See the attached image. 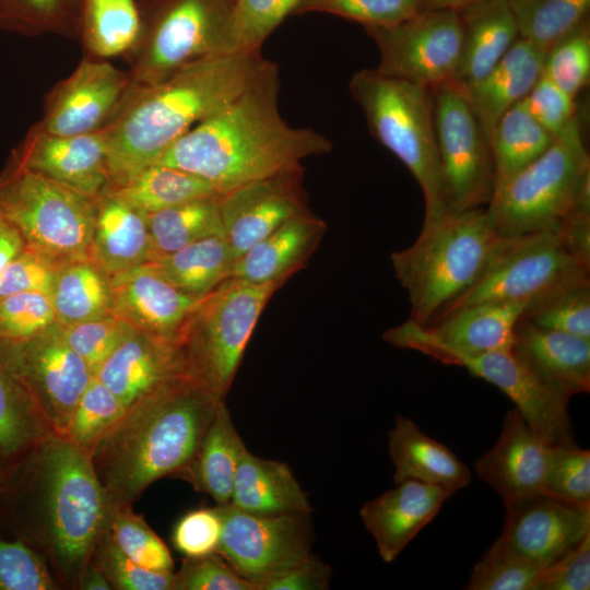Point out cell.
<instances>
[{"instance_id":"obj_4","label":"cell","mask_w":590,"mask_h":590,"mask_svg":"<svg viewBox=\"0 0 590 590\" xmlns=\"http://www.w3.org/2000/svg\"><path fill=\"white\" fill-rule=\"evenodd\" d=\"M223 401L184 374L129 404L90 452L113 507L133 506L154 482L177 479Z\"/></svg>"},{"instance_id":"obj_35","label":"cell","mask_w":590,"mask_h":590,"mask_svg":"<svg viewBox=\"0 0 590 590\" xmlns=\"http://www.w3.org/2000/svg\"><path fill=\"white\" fill-rule=\"evenodd\" d=\"M235 259L226 238L213 235L155 257L150 263L179 290L201 298L231 278Z\"/></svg>"},{"instance_id":"obj_32","label":"cell","mask_w":590,"mask_h":590,"mask_svg":"<svg viewBox=\"0 0 590 590\" xmlns=\"http://www.w3.org/2000/svg\"><path fill=\"white\" fill-rule=\"evenodd\" d=\"M388 450L396 484L414 480L441 486L453 495L471 481L469 468L447 446L402 415L396 417L389 432Z\"/></svg>"},{"instance_id":"obj_53","label":"cell","mask_w":590,"mask_h":590,"mask_svg":"<svg viewBox=\"0 0 590 590\" xmlns=\"http://www.w3.org/2000/svg\"><path fill=\"white\" fill-rule=\"evenodd\" d=\"M45 560L19 540L0 535V590H58Z\"/></svg>"},{"instance_id":"obj_2","label":"cell","mask_w":590,"mask_h":590,"mask_svg":"<svg viewBox=\"0 0 590 590\" xmlns=\"http://www.w3.org/2000/svg\"><path fill=\"white\" fill-rule=\"evenodd\" d=\"M280 85L279 66L268 60L237 97L192 127L157 163L198 175L223 194L329 154L333 144L326 135L284 120Z\"/></svg>"},{"instance_id":"obj_52","label":"cell","mask_w":590,"mask_h":590,"mask_svg":"<svg viewBox=\"0 0 590 590\" xmlns=\"http://www.w3.org/2000/svg\"><path fill=\"white\" fill-rule=\"evenodd\" d=\"M92 560L113 590H173L174 571H154L138 565L114 543L108 530L98 541Z\"/></svg>"},{"instance_id":"obj_64","label":"cell","mask_w":590,"mask_h":590,"mask_svg":"<svg viewBox=\"0 0 590 590\" xmlns=\"http://www.w3.org/2000/svg\"><path fill=\"white\" fill-rule=\"evenodd\" d=\"M7 479V469L3 463L0 461V488L3 486Z\"/></svg>"},{"instance_id":"obj_49","label":"cell","mask_w":590,"mask_h":590,"mask_svg":"<svg viewBox=\"0 0 590 590\" xmlns=\"http://www.w3.org/2000/svg\"><path fill=\"white\" fill-rule=\"evenodd\" d=\"M67 344L96 373L109 355L134 331L127 320L109 315L62 327Z\"/></svg>"},{"instance_id":"obj_11","label":"cell","mask_w":590,"mask_h":590,"mask_svg":"<svg viewBox=\"0 0 590 590\" xmlns=\"http://www.w3.org/2000/svg\"><path fill=\"white\" fill-rule=\"evenodd\" d=\"M589 271L570 252L559 231L500 236L482 276L446 312L481 302H519L528 312L590 284Z\"/></svg>"},{"instance_id":"obj_23","label":"cell","mask_w":590,"mask_h":590,"mask_svg":"<svg viewBox=\"0 0 590 590\" xmlns=\"http://www.w3.org/2000/svg\"><path fill=\"white\" fill-rule=\"evenodd\" d=\"M551 445L536 435L515 408L506 413L493 447L474 463L476 475L502 498L505 508L542 493Z\"/></svg>"},{"instance_id":"obj_58","label":"cell","mask_w":590,"mask_h":590,"mask_svg":"<svg viewBox=\"0 0 590 590\" xmlns=\"http://www.w3.org/2000/svg\"><path fill=\"white\" fill-rule=\"evenodd\" d=\"M532 117L554 138L578 116L576 98L543 73L523 99Z\"/></svg>"},{"instance_id":"obj_24","label":"cell","mask_w":590,"mask_h":590,"mask_svg":"<svg viewBox=\"0 0 590 590\" xmlns=\"http://www.w3.org/2000/svg\"><path fill=\"white\" fill-rule=\"evenodd\" d=\"M450 496L441 486L405 480L366 502L359 515L381 559L393 562Z\"/></svg>"},{"instance_id":"obj_51","label":"cell","mask_w":590,"mask_h":590,"mask_svg":"<svg viewBox=\"0 0 590 590\" xmlns=\"http://www.w3.org/2000/svg\"><path fill=\"white\" fill-rule=\"evenodd\" d=\"M56 323L50 296L40 292L0 297V339L27 340Z\"/></svg>"},{"instance_id":"obj_27","label":"cell","mask_w":590,"mask_h":590,"mask_svg":"<svg viewBox=\"0 0 590 590\" xmlns=\"http://www.w3.org/2000/svg\"><path fill=\"white\" fill-rule=\"evenodd\" d=\"M326 229L327 223L312 211L291 219L238 256L231 278L284 284L306 266Z\"/></svg>"},{"instance_id":"obj_57","label":"cell","mask_w":590,"mask_h":590,"mask_svg":"<svg viewBox=\"0 0 590 590\" xmlns=\"http://www.w3.org/2000/svg\"><path fill=\"white\" fill-rule=\"evenodd\" d=\"M222 518L217 506L198 508L182 515L175 523L172 543L185 557H197L217 552Z\"/></svg>"},{"instance_id":"obj_1","label":"cell","mask_w":590,"mask_h":590,"mask_svg":"<svg viewBox=\"0 0 590 590\" xmlns=\"http://www.w3.org/2000/svg\"><path fill=\"white\" fill-rule=\"evenodd\" d=\"M111 509L90 455L51 433L8 469L0 531L38 554L60 589L76 590Z\"/></svg>"},{"instance_id":"obj_33","label":"cell","mask_w":590,"mask_h":590,"mask_svg":"<svg viewBox=\"0 0 590 590\" xmlns=\"http://www.w3.org/2000/svg\"><path fill=\"white\" fill-rule=\"evenodd\" d=\"M228 504L258 515L312 511L287 463L258 457L248 449L237 467Z\"/></svg>"},{"instance_id":"obj_59","label":"cell","mask_w":590,"mask_h":590,"mask_svg":"<svg viewBox=\"0 0 590 590\" xmlns=\"http://www.w3.org/2000/svg\"><path fill=\"white\" fill-rule=\"evenodd\" d=\"M590 588V533L539 576L531 590H588Z\"/></svg>"},{"instance_id":"obj_48","label":"cell","mask_w":590,"mask_h":590,"mask_svg":"<svg viewBox=\"0 0 590 590\" xmlns=\"http://www.w3.org/2000/svg\"><path fill=\"white\" fill-rule=\"evenodd\" d=\"M542 493L577 505H590V451L551 446Z\"/></svg>"},{"instance_id":"obj_26","label":"cell","mask_w":590,"mask_h":590,"mask_svg":"<svg viewBox=\"0 0 590 590\" xmlns=\"http://www.w3.org/2000/svg\"><path fill=\"white\" fill-rule=\"evenodd\" d=\"M153 257L148 215L110 187L95 197L88 260L113 276L148 263Z\"/></svg>"},{"instance_id":"obj_14","label":"cell","mask_w":590,"mask_h":590,"mask_svg":"<svg viewBox=\"0 0 590 590\" xmlns=\"http://www.w3.org/2000/svg\"><path fill=\"white\" fill-rule=\"evenodd\" d=\"M216 506L222 518L217 553L258 590L266 579L312 555L311 512L258 515L231 504Z\"/></svg>"},{"instance_id":"obj_42","label":"cell","mask_w":590,"mask_h":590,"mask_svg":"<svg viewBox=\"0 0 590 590\" xmlns=\"http://www.w3.org/2000/svg\"><path fill=\"white\" fill-rule=\"evenodd\" d=\"M81 0H0V27L79 38Z\"/></svg>"},{"instance_id":"obj_3","label":"cell","mask_w":590,"mask_h":590,"mask_svg":"<svg viewBox=\"0 0 590 590\" xmlns=\"http://www.w3.org/2000/svg\"><path fill=\"white\" fill-rule=\"evenodd\" d=\"M261 52L194 60L164 80L132 86L105 128L110 187L128 182L200 121L237 97L267 63Z\"/></svg>"},{"instance_id":"obj_5","label":"cell","mask_w":590,"mask_h":590,"mask_svg":"<svg viewBox=\"0 0 590 590\" xmlns=\"http://www.w3.org/2000/svg\"><path fill=\"white\" fill-rule=\"evenodd\" d=\"M499 239L483 208L423 224L410 247L391 253L410 319L426 326L445 314L482 276Z\"/></svg>"},{"instance_id":"obj_62","label":"cell","mask_w":590,"mask_h":590,"mask_svg":"<svg viewBox=\"0 0 590 590\" xmlns=\"http://www.w3.org/2000/svg\"><path fill=\"white\" fill-rule=\"evenodd\" d=\"M76 590H113L102 569L91 559L83 571Z\"/></svg>"},{"instance_id":"obj_15","label":"cell","mask_w":590,"mask_h":590,"mask_svg":"<svg viewBox=\"0 0 590 590\" xmlns=\"http://www.w3.org/2000/svg\"><path fill=\"white\" fill-rule=\"evenodd\" d=\"M527 311L519 302H481L452 309L426 326L411 319L387 330L384 340L433 358L446 353L476 354L512 350L518 322Z\"/></svg>"},{"instance_id":"obj_45","label":"cell","mask_w":590,"mask_h":590,"mask_svg":"<svg viewBox=\"0 0 590 590\" xmlns=\"http://www.w3.org/2000/svg\"><path fill=\"white\" fill-rule=\"evenodd\" d=\"M545 568L528 560L499 538L473 566L465 590H531Z\"/></svg>"},{"instance_id":"obj_13","label":"cell","mask_w":590,"mask_h":590,"mask_svg":"<svg viewBox=\"0 0 590 590\" xmlns=\"http://www.w3.org/2000/svg\"><path fill=\"white\" fill-rule=\"evenodd\" d=\"M365 31L379 51L378 72L428 88L453 81L462 48L458 10L424 9L396 24Z\"/></svg>"},{"instance_id":"obj_43","label":"cell","mask_w":590,"mask_h":590,"mask_svg":"<svg viewBox=\"0 0 590 590\" xmlns=\"http://www.w3.org/2000/svg\"><path fill=\"white\" fill-rule=\"evenodd\" d=\"M108 532L120 551L138 565L154 571H174L167 545L132 506H114Z\"/></svg>"},{"instance_id":"obj_40","label":"cell","mask_w":590,"mask_h":590,"mask_svg":"<svg viewBox=\"0 0 590 590\" xmlns=\"http://www.w3.org/2000/svg\"><path fill=\"white\" fill-rule=\"evenodd\" d=\"M219 198L196 199L146 214L153 259L209 236H224Z\"/></svg>"},{"instance_id":"obj_37","label":"cell","mask_w":590,"mask_h":590,"mask_svg":"<svg viewBox=\"0 0 590 590\" xmlns=\"http://www.w3.org/2000/svg\"><path fill=\"white\" fill-rule=\"evenodd\" d=\"M554 140L532 117L523 99L509 108L489 138L494 191L541 156Z\"/></svg>"},{"instance_id":"obj_44","label":"cell","mask_w":590,"mask_h":590,"mask_svg":"<svg viewBox=\"0 0 590 590\" xmlns=\"http://www.w3.org/2000/svg\"><path fill=\"white\" fill-rule=\"evenodd\" d=\"M126 408L114 392L94 377L76 402L62 435L90 455Z\"/></svg>"},{"instance_id":"obj_19","label":"cell","mask_w":590,"mask_h":590,"mask_svg":"<svg viewBox=\"0 0 590 590\" xmlns=\"http://www.w3.org/2000/svg\"><path fill=\"white\" fill-rule=\"evenodd\" d=\"M11 343L44 416L54 432L62 435L94 373L67 344L57 322L27 340Z\"/></svg>"},{"instance_id":"obj_31","label":"cell","mask_w":590,"mask_h":590,"mask_svg":"<svg viewBox=\"0 0 590 590\" xmlns=\"http://www.w3.org/2000/svg\"><path fill=\"white\" fill-rule=\"evenodd\" d=\"M458 11L462 48L453 82L468 87L492 70L519 33L508 0H480Z\"/></svg>"},{"instance_id":"obj_25","label":"cell","mask_w":590,"mask_h":590,"mask_svg":"<svg viewBox=\"0 0 590 590\" xmlns=\"http://www.w3.org/2000/svg\"><path fill=\"white\" fill-rule=\"evenodd\" d=\"M184 374L178 342L135 329L98 367L95 377L128 406Z\"/></svg>"},{"instance_id":"obj_47","label":"cell","mask_w":590,"mask_h":590,"mask_svg":"<svg viewBox=\"0 0 590 590\" xmlns=\"http://www.w3.org/2000/svg\"><path fill=\"white\" fill-rule=\"evenodd\" d=\"M542 73L576 98L590 79V24L586 20L551 47Z\"/></svg>"},{"instance_id":"obj_12","label":"cell","mask_w":590,"mask_h":590,"mask_svg":"<svg viewBox=\"0 0 590 590\" xmlns=\"http://www.w3.org/2000/svg\"><path fill=\"white\" fill-rule=\"evenodd\" d=\"M432 94L448 213L487 205L494 192L491 146L467 92L448 81Z\"/></svg>"},{"instance_id":"obj_63","label":"cell","mask_w":590,"mask_h":590,"mask_svg":"<svg viewBox=\"0 0 590 590\" xmlns=\"http://www.w3.org/2000/svg\"><path fill=\"white\" fill-rule=\"evenodd\" d=\"M480 0H426L425 9H455L460 10Z\"/></svg>"},{"instance_id":"obj_41","label":"cell","mask_w":590,"mask_h":590,"mask_svg":"<svg viewBox=\"0 0 590 590\" xmlns=\"http://www.w3.org/2000/svg\"><path fill=\"white\" fill-rule=\"evenodd\" d=\"M519 38L543 51L588 20L590 0H508Z\"/></svg>"},{"instance_id":"obj_61","label":"cell","mask_w":590,"mask_h":590,"mask_svg":"<svg viewBox=\"0 0 590 590\" xmlns=\"http://www.w3.org/2000/svg\"><path fill=\"white\" fill-rule=\"evenodd\" d=\"M25 246L26 243L19 229L0 214V278L7 266Z\"/></svg>"},{"instance_id":"obj_28","label":"cell","mask_w":590,"mask_h":590,"mask_svg":"<svg viewBox=\"0 0 590 590\" xmlns=\"http://www.w3.org/2000/svg\"><path fill=\"white\" fill-rule=\"evenodd\" d=\"M512 351L545 382L571 397L590 390V340L521 318Z\"/></svg>"},{"instance_id":"obj_9","label":"cell","mask_w":590,"mask_h":590,"mask_svg":"<svg viewBox=\"0 0 590 590\" xmlns=\"http://www.w3.org/2000/svg\"><path fill=\"white\" fill-rule=\"evenodd\" d=\"M282 285L228 278L204 296L178 340L186 375L225 399L256 324Z\"/></svg>"},{"instance_id":"obj_46","label":"cell","mask_w":590,"mask_h":590,"mask_svg":"<svg viewBox=\"0 0 590 590\" xmlns=\"http://www.w3.org/2000/svg\"><path fill=\"white\" fill-rule=\"evenodd\" d=\"M305 0H234L232 38L237 52H260L263 43Z\"/></svg>"},{"instance_id":"obj_56","label":"cell","mask_w":590,"mask_h":590,"mask_svg":"<svg viewBox=\"0 0 590 590\" xmlns=\"http://www.w3.org/2000/svg\"><path fill=\"white\" fill-rule=\"evenodd\" d=\"M60 264L50 256L26 245L0 278V297L26 292L49 295Z\"/></svg>"},{"instance_id":"obj_54","label":"cell","mask_w":590,"mask_h":590,"mask_svg":"<svg viewBox=\"0 0 590 590\" xmlns=\"http://www.w3.org/2000/svg\"><path fill=\"white\" fill-rule=\"evenodd\" d=\"M522 318L540 328L590 340V284L556 296Z\"/></svg>"},{"instance_id":"obj_22","label":"cell","mask_w":590,"mask_h":590,"mask_svg":"<svg viewBox=\"0 0 590 590\" xmlns=\"http://www.w3.org/2000/svg\"><path fill=\"white\" fill-rule=\"evenodd\" d=\"M110 284L115 316L175 342L203 299L179 290L150 262L110 276Z\"/></svg>"},{"instance_id":"obj_50","label":"cell","mask_w":590,"mask_h":590,"mask_svg":"<svg viewBox=\"0 0 590 590\" xmlns=\"http://www.w3.org/2000/svg\"><path fill=\"white\" fill-rule=\"evenodd\" d=\"M426 0H305L295 14L327 13L366 26L401 22L425 9Z\"/></svg>"},{"instance_id":"obj_34","label":"cell","mask_w":590,"mask_h":590,"mask_svg":"<svg viewBox=\"0 0 590 590\" xmlns=\"http://www.w3.org/2000/svg\"><path fill=\"white\" fill-rule=\"evenodd\" d=\"M247 450L225 401L221 402L198 448L177 479L210 495L216 505L228 504L239 461Z\"/></svg>"},{"instance_id":"obj_30","label":"cell","mask_w":590,"mask_h":590,"mask_svg":"<svg viewBox=\"0 0 590 590\" xmlns=\"http://www.w3.org/2000/svg\"><path fill=\"white\" fill-rule=\"evenodd\" d=\"M545 54L518 38L484 78L463 87L488 142L500 117L524 99L542 74Z\"/></svg>"},{"instance_id":"obj_36","label":"cell","mask_w":590,"mask_h":590,"mask_svg":"<svg viewBox=\"0 0 590 590\" xmlns=\"http://www.w3.org/2000/svg\"><path fill=\"white\" fill-rule=\"evenodd\" d=\"M49 296L62 327L114 315L110 276L88 259L61 263Z\"/></svg>"},{"instance_id":"obj_60","label":"cell","mask_w":590,"mask_h":590,"mask_svg":"<svg viewBox=\"0 0 590 590\" xmlns=\"http://www.w3.org/2000/svg\"><path fill=\"white\" fill-rule=\"evenodd\" d=\"M331 576V567L312 554L305 562L262 581L259 590H326Z\"/></svg>"},{"instance_id":"obj_38","label":"cell","mask_w":590,"mask_h":590,"mask_svg":"<svg viewBox=\"0 0 590 590\" xmlns=\"http://www.w3.org/2000/svg\"><path fill=\"white\" fill-rule=\"evenodd\" d=\"M141 26L137 0H81L79 38L88 57L125 56Z\"/></svg>"},{"instance_id":"obj_39","label":"cell","mask_w":590,"mask_h":590,"mask_svg":"<svg viewBox=\"0 0 590 590\" xmlns=\"http://www.w3.org/2000/svg\"><path fill=\"white\" fill-rule=\"evenodd\" d=\"M110 189L145 214L196 199L221 196L202 177L160 163L145 167L125 185Z\"/></svg>"},{"instance_id":"obj_7","label":"cell","mask_w":590,"mask_h":590,"mask_svg":"<svg viewBox=\"0 0 590 590\" xmlns=\"http://www.w3.org/2000/svg\"><path fill=\"white\" fill-rule=\"evenodd\" d=\"M349 88L370 134L410 170L424 197L423 224L448 214L439 160L432 88L391 78L376 69L353 74Z\"/></svg>"},{"instance_id":"obj_16","label":"cell","mask_w":590,"mask_h":590,"mask_svg":"<svg viewBox=\"0 0 590 590\" xmlns=\"http://www.w3.org/2000/svg\"><path fill=\"white\" fill-rule=\"evenodd\" d=\"M437 361L461 366L503 391L530 428L548 445L576 444L568 415L570 397L541 379L512 350L446 353Z\"/></svg>"},{"instance_id":"obj_6","label":"cell","mask_w":590,"mask_h":590,"mask_svg":"<svg viewBox=\"0 0 590 590\" xmlns=\"http://www.w3.org/2000/svg\"><path fill=\"white\" fill-rule=\"evenodd\" d=\"M485 211L500 236L558 232L576 212H590V158L578 116L494 191Z\"/></svg>"},{"instance_id":"obj_29","label":"cell","mask_w":590,"mask_h":590,"mask_svg":"<svg viewBox=\"0 0 590 590\" xmlns=\"http://www.w3.org/2000/svg\"><path fill=\"white\" fill-rule=\"evenodd\" d=\"M55 433L19 365L13 345L0 339V461L7 469Z\"/></svg>"},{"instance_id":"obj_8","label":"cell","mask_w":590,"mask_h":590,"mask_svg":"<svg viewBox=\"0 0 590 590\" xmlns=\"http://www.w3.org/2000/svg\"><path fill=\"white\" fill-rule=\"evenodd\" d=\"M234 0H141V26L125 55L132 86L157 83L184 66L237 52L232 38Z\"/></svg>"},{"instance_id":"obj_21","label":"cell","mask_w":590,"mask_h":590,"mask_svg":"<svg viewBox=\"0 0 590 590\" xmlns=\"http://www.w3.org/2000/svg\"><path fill=\"white\" fill-rule=\"evenodd\" d=\"M10 158L90 198L111 186L105 128L86 134L58 135L34 125Z\"/></svg>"},{"instance_id":"obj_20","label":"cell","mask_w":590,"mask_h":590,"mask_svg":"<svg viewBox=\"0 0 590 590\" xmlns=\"http://www.w3.org/2000/svg\"><path fill=\"white\" fill-rule=\"evenodd\" d=\"M590 533V505L544 493L506 507L499 539L528 560L547 568Z\"/></svg>"},{"instance_id":"obj_17","label":"cell","mask_w":590,"mask_h":590,"mask_svg":"<svg viewBox=\"0 0 590 590\" xmlns=\"http://www.w3.org/2000/svg\"><path fill=\"white\" fill-rule=\"evenodd\" d=\"M131 88L128 71L86 57L47 94L40 130L58 135L99 131L116 117Z\"/></svg>"},{"instance_id":"obj_55","label":"cell","mask_w":590,"mask_h":590,"mask_svg":"<svg viewBox=\"0 0 590 590\" xmlns=\"http://www.w3.org/2000/svg\"><path fill=\"white\" fill-rule=\"evenodd\" d=\"M173 590H258L217 552L185 557L174 571Z\"/></svg>"},{"instance_id":"obj_18","label":"cell","mask_w":590,"mask_h":590,"mask_svg":"<svg viewBox=\"0 0 590 590\" xmlns=\"http://www.w3.org/2000/svg\"><path fill=\"white\" fill-rule=\"evenodd\" d=\"M304 173L300 164L220 196L224 236L236 258L285 222L310 211Z\"/></svg>"},{"instance_id":"obj_10","label":"cell","mask_w":590,"mask_h":590,"mask_svg":"<svg viewBox=\"0 0 590 590\" xmlns=\"http://www.w3.org/2000/svg\"><path fill=\"white\" fill-rule=\"evenodd\" d=\"M0 214L59 263L88 259L94 198L10 158L0 172Z\"/></svg>"}]
</instances>
